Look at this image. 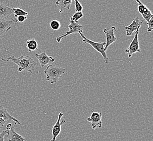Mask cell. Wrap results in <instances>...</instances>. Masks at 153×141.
Instances as JSON below:
<instances>
[{
    "label": "cell",
    "mask_w": 153,
    "mask_h": 141,
    "mask_svg": "<svg viewBox=\"0 0 153 141\" xmlns=\"http://www.w3.org/2000/svg\"><path fill=\"white\" fill-rule=\"evenodd\" d=\"M50 26L52 30H58L61 27V24L59 21L57 20H53L51 22Z\"/></svg>",
    "instance_id": "cell-20"
},
{
    "label": "cell",
    "mask_w": 153,
    "mask_h": 141,
    "mask_svg": "<svg viewBox=\"0 0 153 141\" xmlns=\"http://www.w3.org/2000/svg\"><path fill=\"white\" fill-rule=\"evenodd\" d=\"M26 16H24V15H21V16H18L17 18H16V19H15V20H16V22L22 23V22H24L26 20Z\"/></svg>",
    "instance_id": "cell-24"
},
{
    "label": "cell",
    "mask_w": 153,
    "mask_h": 141,
    "mask_svg": "<svg viewBox=\"0 0 153 141\" xmlns=\"http://www.w3.org/2000/svg\"><path fill=\"white\" fill-rule=\"evenodd\" d=\"M36 59L38 60L39 62L41 68L44 67L45 66L49 64H52L55 61V60L52 56H48L45 52H43L39 54H36Z\"/></svg>",
    "instance_id": "cell-11"
},
{
    "label": "cell",
    "mask_w": 153,
    "mask_h": 141,
    "mask_svg": "<svg viewBox=\"0 0 153 141\" xmlns=\"http://www.w3.org/2000/svg\"><path fill=\"white\" fill-rule=\"evenodd\" d=\"M12 9L13 10V14H14V16L16 18L21 15H24V16H27V15H28V13L27 12L25 11L23 9L19 8H12Z\"/></svg>",
    "instance_id": "cell-18"
},
{
    "label": "cell",
    "mask_w": 153,
    "mask_h": 141,
    "mask_svg": "<svg viewBox=\"0 0 153 141\" xmlns=\"http://www.w3.org/2000/svg\"><path fill=\"white\" fill-rule=\"evenodd\" d=\"M82 32H83L82 30H80L78 33L79 34L80 36H81V37L82 38L83 43L90 45L95 50H97V52H98L102 56L104 62L106 63V64H108L109 63V59H108V56L106 55L105 50H104L105 42H96L90 40V39L86 38L85 35L83 34Z\"/></svg>",
    "instance_id": "cell-3"
},
{
    "label": "cell",
    "mask_w": 153,
    "mask_h": 141,
    "mask_svg": "<svg viewBox=\"0 0 153 141\" xmlns=\"http://www.w3.org/2000/svg\"><path fill=\"white\" fill-rule=\"evenodd\" d=\"M144 20L141 21L138 17H135L133 19V21L130 25L125 27L124 30L127 33V36H130L133 35V33L135 32L139 27L141 26Z\"/></svg>",
    "instance_id": "cell-9"
},
{
    "label": "cell",
    "mask_w": 153,
    "mask_h": 141,
    "mask_svg": "<svg viewBox=\"0 0 153 141\" xmlns=\"http://www.w3.org/2000/svg\"><path fill=\"white\" fill-rule=\"evenodd\" d=\"M0 118L3 119L4 121L8 123L10 121H13L18 124H20V121H18L16 118L13 117L12 115H10L9 112L7 111V109L4 108L2 106L0 105Z\"/></svg>",
    "instance_id": "cell-13"
},
{
    "label": "cell",
    "mask_w": 153,
    "mask_h": 141,
    "mask_svg": "<svg viewBox=\"0 0 153 141\" xmlns=\"http://www.w3.org/2000/svg\"><path fill=\"white\" fill-rule=\"evenodd\" d=\"M68 27L70 30L65 33V34L61 35V36H56V41L58 42H59V43L60 42L62 39L66 38L68 36L70 35V34L78 33L80 30H82V25L79 24V22H70V24H69V25L68 26Z\"/></svg>",
    "instance_id": "cell-5"
},
{
    "label": "cell",
    "mask_w": 153,
    "mask_h": 141,
    "mask_svg": "<svg viewBox=\"0 0 153 141\" xmlns=\"http://www.w3.org/2000/svg\"><path fill=\"white\" fill-rule=\"evenodd\" d=\"M63 115L64 114L62 112L59 113L57 121L52 128V139L51 141H56V137L59 135L61 131V126L66 123V121L64 119L61 121Z\"/></svg>",
    "instance_id": "cell-8"
},
{
    "label": "cell",
    "mask_w": 153,
    "mask_h": 141,
    "mask_svg": "<svg viewBox=\"0 0 153 141\" xmlns=\"http://www.w3.org/2000/svg\"><path fill=\"white\" fill-rule=\"evenodd\" d=\"M6 123H7V122L6 121H4L2 118H0V129L2 128L3 126L4 125V124Z\"/></svg>",
    "instance_id": "cell-26"
},
{
    "label": "cell",
    "mask_w": 153,
    "mask_h": 141,
    "mask_svg": "<svg viewBox=\"0 0 153 141\" xmlns=\"http://www.w3.org/2000/svg\"><path fill=\"white\" fill-rule=\"evenodd\" d=\"M75 2V9L76 12H82L83 7L78 0H74Z\"/></svg>",
    "instance_id": "cell-22"
},
{
    "label": "cell",
    "mask_w": 153,
    "mask_h": 141,
    "mask_svg": "<svg viewBox=\"0 0 153 141\" xmlns=\"http://www.w3.org/2000/svg\"><path fill=\"white\" fill-rule=\"evenodd\" d=\"M8 132V130L6 129L2 131V132L0 134V141H4V136L7 135Z\"/></svg>",
    "instance_id": "cell-25"
},
{
    "label": "cell",
    "mask_w": 153,
    "mask_h": 141,
    "mask_svg": "<svg viewBox=\"0 0 153 141\" xmlns=\"http://www.w3.org/2000/svg\"><path fill=\"white\" fill-rule=\"evenodd\" d=\"M12 14H13L12 8L0 3V19H6L9 18Z\"/></svg>",
    "instance_id": "cell-14"
},
{
    "label": "cell",
    "mask_w": 153,
    "mask_h": 141,
    "mask_svg": "<svg viewBox=\"0 0 153 141\" xmlns=\"http://www.w3.org/2000/svg\"><path fill=\"white\" fill-rule=\"evenodd\" d=\"M147 24L148 25V32H152L153 30V18H152L150 20L147 22Z\"/></svg>",
    "instance_id": "cell-23"
},
{
    "label": "cell",
    "mask_w": 153,
    "mask_h": 141,
    "mask_svg": "<svg viewBox=\"0 0 153 141\" xmlns=\"http://www.w3.org/2000/svg\"><path fill=\"white\" fill-rule=\"evenodd\" d=\"M6 129L8 130L7 134V138L9 141H25V139L15 131L14 128L11 123H8L6 126Z\"/></svg>",
    "instance_id": "cell-10"
},
{
    "label": "cell",
    "mask_w": 153,
    "mask_h": 141,
    "mask_svg": "<svg viewBox=\"0 0 153 141\" xmlns=\"http://www.w3.org/2000/svg\"><path fill=\"white\" fill-rule=\"evenodd\" d=\"M102 113L97 112L94 110L92 111V114L90 117L87 118V120L91 123V128L92 129H96L97 128H101L102 126Z\"/></svg>",
    "instance_id": "cell-7"
},
{
    "label": "cell",
    "mask_w": 153,
    "mask_h": 141,
    "mask_svg": "<svg viewBox=\"0 0 153 141\" xmlns=\"http://www.w3.org/2000/svg\"><path fill=\"white\" fill-rule=\"evenodd\" d=\"M17 22L15 19L10 20H6L5 19H0V36L4 33L9 31L12 28L13 24Z\"/></svg>",
    "instance_id": "cell-12"
},
{
    "label": "cell",
    "mask_w": 153,
    "mask_h": 141,
    "mask_svg": "<svg viewBox=\"0 0 153 141\" xmlns=\"http://www.w3.org/2000/svg\"><path fill=\"white\" fill-rule=\"evenodd\" d=\"M142 16V17L143 18L144 20L146 21L147 22H148L152 18H153V14L152 13V12H151L150 10L147 13H146V14H144Z\"/></svg>",
    "instance_id": "cell-21"
},
{
    "label": "cell",
    "mask_w": 153,
    "mask_h": 141,
    "mask_svg": "<svg viewBox=\"0 0 153 141\" xmlns=\"http://www.w3.org/2000/svg\"><path fill=\"white\" fill-rule=\"evenodd\" d=\"M0 58L4 62H12L17 65L19 72L26 70L32 74L36 65V61L30 56H21L18 58L14 56H11L7 58V59H3L1 57H0Z\"/></svg>",
    "instance_id": "cell-1"
},
{
    "label": "cell",
    "mask_w": 153,
    "mask_h": 141,
    "mask_svg": "<svg viewBox=\"0 0 153 141\" xmlns=\"http://www.w3.org/2000/svg\"><path fill=\"white\" fill-rule=\"evenodd\" d=\"M26 47L30 52L38 50V44L35 39H30L26 42Z\"/></svg>",
    "instance_id": "cell-16"
},
{
    "label": "cell",
    "mask_w": 153,
    "mask_h": 141,
    "mask_svg": "<svg viewBox=\"0 0 153 141\" xmlns=\"http://www.w3.org/2000/svg\"><path fill=\"white\" fill-rule=\"evenodd\" d=\"M83 14L82 12H76V13H74V15H72V16L70 19V22H78V20L80 19L83 17Z\"/></svg>",
    "instance_id": "cell-19"
},
{
    "label": "cell",
    "mask_w": 153,
    "mask_h": 141,
    "mask_svg": "<svg viewBox=\"0 0 153 141\" xmlns=\"http://www.w3.org/2000/svg\"><path fill=\"white\" fill-rule=\"evenodd\" d=\"M65 72L66 70L64 68L52 65H48L44 70L46 79L53 85L58 82L59 78L65 74Z\"/></svg>",
    "instance_id": "cell-2"
},
{
    "label": "cell",
    "mask_w": 153,
    "mask_h": 141,
    "mask_svg": "<svg viewBox=\"0 0 153 141\" xmlns=\"http://www.w3.org/2000/svg\"><path fill=\"white\" fill-rule=\"evenodd\" d=\"M135 2L138 3V11L142 15L146 14L149 10V9L144 4L142 3L140 0H135Z\"/></svg>",
    "instance_id": "cell-17"
},
{
    "label": "cell",
    "mask_w": 153,
    "mask_h": 141,
    "mask_svg": "<svg viewBox=\"0 0 153 141\" xmlns=\"http://www.w3.org/2000/svg\"><path fill=\"white\" fill-rule=\"evenodd\" d=\"M141 27H138V28L135 32V36L133 39V41L131 42L130 44L129 45V47L126 49L125 52L128 54V57L131 58L133 54L136 53V52H140V45H139V41H138V32L139 30Z\"/></svg>",
    "instance_id": "cell-4"
},
{
    "label": "cell",
    "mask_w": 153,
    "mask_h": 141,
    "mask_svg": "<svg viewBox=\"0 0 153 141\" xmlns=\"http://www.w3.org/2000/svg\"><path fill=\"white\" fill-rule=\"evenodd\" d=\"M114 32H117L115 27H111L110 28H107L104 30V33L106 36V42L104 47V50L106 52L109 46L112 45L114 42L117 40V38L115 36Z\"/></svg>",
    "instance_id": "cell-6"
},
{
    "label": "cell",
    "mask_w": 153,
    "mask_h": 141,
    "mask_svg": "<svg viewBox=\"0 0 153 141\" xmlns=\"http://www.w3.org/2000/svg\"><path fill=\"white\" fill-rule=\"evenodd\" d=\"M72 0H56V4L59 7V13H62L65 9H70Z\"/></svg>",
    "instance_id": "cell-15"
}]
</instances>
